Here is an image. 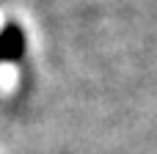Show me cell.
<instances>
[{
	"label": "cell",
	"instance_id": "cell-1",
	"mask_svg": "<svg viewBox=\"0 0 157 154\" xmlns=\"http://www.w3.org/2000/svg\"><path fill=\"white\" fill-rule=\"evenodd\" d=\"M22 52V36H19V30L17 28H11L3 39H0V58L8 63L11 58H17Z\"/></svg>",
	"mask_w": 157,
	"mask_h": 154
},
{
	"label": "cell",
	"instance_id": "cell-2",
	"mask_svg": "<svg viewBox=\"0 0 157 154\" xmlns=\"http://www.w3.org/2000/svg\"><path fill=\"white\" fill-rule=\"evenodd\" d=\"M0 28H3V17H0Z\"/></svg>",
	"mask_w": 157,
	"mask_h": 154
}]
</instances>
